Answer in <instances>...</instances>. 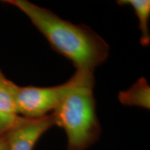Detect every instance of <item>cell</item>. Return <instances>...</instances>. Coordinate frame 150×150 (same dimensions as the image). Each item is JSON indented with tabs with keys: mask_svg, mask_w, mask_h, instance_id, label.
Instances as JSON below:
<instances>
[{
	"mask_svg": "<svg viewBox=\"0 0 150 150\" xmlns=\"http://www.w3.org/2000/svg\"><path fill=\"white\" fill-rule=\"evenodd\" d=\"M27 16L58 53L70 60L76 70L94 72L109 54L108 43L83 24H74L27 0H7Z\"/></svg>",
	"mask_w": 150,
	"mask_h": 150,
	"instance_id": "6da1fadb",
	"label": "cell"
},
{
	"mask_svg": "<svg viewBox=\"0 0 150 150\" xmlns=\"http://www.w3.org/2000/svg\"><path fill=\"white\" fill-rule=\"evenodd\" d=\"M93 77L67 94L52 112L54 125L64 129L67 150H86L98 140L101 127L93 95Z\"/></svg>",
	"mask_w": 150,
	"mask_h": 150,
	"instance_id": "7a4b0ae2",
	"label": "cell"
},
{
	"mask_svg": "<svg viewBox=\"0 0 150 150\" xmlns=\"http://www.w3.org/2000/svg\"><path fill=\"white\" fill-rule=\"evenodd\" d=\"M93 72L76 70L70 80L52 87L19 86L16 97L18 115L25 118H40L53 112L64 97L72 88L88 79L93 77Z\"/></svg>",
	"mask_w": 150,
	"mask_h": 150,
	"instance_id": "3957f363",
	"label": "cell"
},
{
	"mask_svg": "<svg viewBox=\"0 0 150 150\" xmlns=\"http://www.w3.org/2000/svg\"><path fill=\"white\" fill-rule=\"evenodd\" d=\"M54 125L52 114L33 119L20 117L6 135L8 150H33L40 137Z\"/></svg>",
	"mask_w": 150,
	"mask_h": 150,
	"instance_id": "277c9868",
	"label": "cell"
},
{
	"mask_svg": "<svg viewBox=\"0 0 150 150\" xmlns=\"http://www.w3.org/2000/svg\"><path fill=\"white\" fill-rule=\"evenodd\" d=\"M150 88L147 80L140 78L130 88L119 93V100L127 106H137L149 109Z\"/></svg>",
	"mask_w": 150,
	"mask_h": 150,
	"instance_id": "5b68a950",
	"label": "cell"
},
{
	"mask_svg": "<svg viewBox=\"0 0 150 150\" xmlns=\"http://www.w3.org/2000/svg\"><path fill=\"white\" fill-rule=\"evenodd\" d=\"M120 5H129L134 8L138 18L139 29L141 32L140 43L142 46L147 47L150 43L149 31V20L150 16V1L149 0H120L117 1Z\"/></svg>",
	"mask_w": 150,
	"mask_h": 150,
	"instance_id": "8992f818",
	"label": "cell"
},
{
	"mask_svg": "<svg viewBox=\"0 0 150 150\" xmlns=\"http://www.w3.org/2000/svg\"><path fill=\"white\" fill-rule=\"evenodd\" d=\"M19 86L8 80L0 70V110L10 115H18L16 97Z\"/></svg>",
	"mask_w": 150,
	"mask_h": 150,
	"instance_id": "52a82bcc",
	"label": "cell"
},
{
	"mask_svg": "<svg viewBox=\"0 0 150 150\" xmlns=\"http://www.w3.org/2000/svg\"><path fill=\"white\" fill-rule=\"evenodd\" d=\"M20 116L10 115L0 110V137L5 136L20 119Z\"/></svg>",
	"mask_w": 150,
	"mask_h": 150,
	"instance_id": "ba28073f",
	"label": "cell"
},
{
	"mask_svg": "<svg viewBox=\"0 0 150 150\" xmlns=\"http://www.w3.org/2000/svg\"><path fill=\"white\" fill-rule=\"evenodd\" d=\"M0 150H8V145H7L6 136L0 137Z\"/></svg>",
	"mask_w": 150,
	"mask_h": 150,
	"instance_id": "9c48e42d",
	"label": "cell"
}]
</instances>
